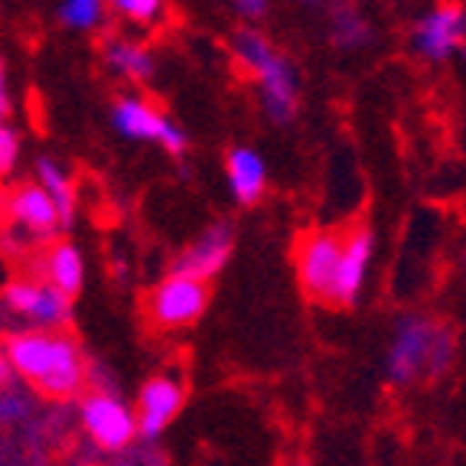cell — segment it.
Listing matches in <instances>:
<instances>
[{
	"mask_svg": "<svg viewBox=\"0 0 466 466\" xmlns=\"http://www.w3.org/2000/svg\"><path fill=\"white\" fill-rule=\"evenodd\" d=\"M14 375L33 381L49 398H72L86 385V359L78 342L59 329H26L4 342Z\"/></svg>",
	"mask_w": 466,
	"mask_h": 466,
	"instance_id": "1",
	"label": "cell"
},
{
	"mask_svg": "<svg viewBox=\"0 0 466 466\" xmlns=\"http://www.w3.org/2000/svg\"><path fill=\"white\" fill-rule=\"evenodd\" d=\"M457 359V336L437 319L408 313L391 329L385 352V379L398 389H408L420 379H441Z\"/></svg>",
	"mask_w": 466,
	"mask_h": 466,
	"instance_id": "2",
	"label": "cell"
},
{
	"mask_svg": "<svg viewBox=\"0 0 466 466\" xmlns=\"http://www.w3.org/2000/svg\"><path fill=\"white\" fill-rule=\"evenodd\" d=\"M235 63L255 78L258 95H261V111L274 125L294 121L297 105H300V78L288 56L274 46L271 39L258 26H241L228 39Z\"/></svg>",
	"mask_w": 466,
	"mask_h": 466,
	"instance_id": "3",
	"label": "cell"
},
{
	"mask_svg": "<svg viewBox=\"0 0 466 466\" xmlns=\"http://www.w3.org/2000/svg\"><path fill=\"white\" fill-rule=\"evenodd\" d=\"M111 127L125 140H144V144H160L167 154L179 157L187 154L189 137L187 131L173 121L170 115L150 105L147 98L140 95H125V98L115 101L111 108Z\"/></svg>",
	"mask_w": 466,
	"mask_h": 466,
	"instance_id": "4",
	"label": "cell"
},
{
	"mask_svg": "<svg viewBox=\"0 0 466 466\" xmlns=\"http://www.w3.org/2000/svg\"><path fill=\"white\" fill-rule=\"evenodd\" d=\"M206 307H209V284L187 278V274L170 271L147 294V317L164 329L193 327L206 313Z\"/></svg>",
	"mask_w": 466,
	"mask_h": 466,
	"instance_id": "5",
	"label": "cell"
},
{
	"mask_svg": "<svg viewBox=\"0 0 466 466\" xmlns=\"http://www.w3.org/2000/svg\"><path fill=\"white\" fill-rule=\"evenodd\" d=\"M411 49L424 63H447L466 49V10L460 4H437L411 26Z\"/></svg>",
	"mask_w": 466,
	"mask_h": 466,
	"instance_id": "6",
	"label": "cell"
},
{
	"mask_svg": "<svg viewBox=\"0 0 466 466\" xmlns=\"http://www.w3.org/2000/svg\"><path fill=\"white\" fill-rule=\"evenodd\" d=\"M78 418H82V431L101 451H125L127 443L137 437L134 411L111 391H92V395L82 398Z\"/></svg>",
	"mask_w": 466,
	"mask_h": 466,
	"instance_id": "7",
	"label": "cell"
},
{
	"mask_svg": "<svg viewBox=\"0 0 466 466\" xmlns=\"http://www.w3.org/2000/svg\"><path fill=\"white\" fill-rule=\"evenodd\" d=\"M375 261V235L372 228L359 226L352 232L342 235V255L333 274V288H329V300L336 307H352L362 297L369 284V271Z\"/></svg>",
	"mask_w": 466,
	"mask_h": 466,
	"instance_id": "8",
	"label": "cell"
},
{
	"mask_svg": "<svg viewBox=\"0 0 466 466\" xmlns=\"http://www.w3.org/2000/svg\"><path fill=\"white\" fill-rule=\"evenodd\" d=\"M232 251H235V228H232V222L218 218V222L202 228L187 248L179 251L177 261H173V274H187V278L209 284V280L228 265Z\"/></svg>",
	"mask_w": 466,
	"mask_h": 466,
	"instance_id": "9",
	"label": "cell"
},
{
	"mask_svg": "<svg viewBox=\"0 0 466 466\" xmlns=\"http://www.w3.org/2000/svg\"><path fill=\"white\" fill-rule=\"evenodd\" d=\"M342 255V232L336 228H317L300 241L297 248V274H300V288L317 300H329L333 288V274Z\"/></svg>",
	"mask_w": 466,
	"mask_h": 466,
	"instance_id": "10",
	"label": "cell"
},
{
	"mask_svg": "<svg viewBox=\"0 0 466 466\" xmlns=\"http://www.w3.org/2000/svg\"><path fill=\"white\" fill-rule=\"evenodd\" d=\"M183 401H187V389L177 375H154V379L144 381V389L137 395V408H134L137 437L157 441L183 411Z\"/></svg>",
	"mask_w": 466,
	"mask_h": 466,
	"instance_id": "11",
	"label": "cell"
},
{
	"mask_svg": "<svg viewBox=\"0 0 466 466\" xmlns=\"http://www.w3.org/2000/svg\"><path fill=\"white\" fill-rule=\"evenodd\" d=\"M0 297H4V303H7L10 310L33 319L39 329H59L72 313L69 297L53 290L46 280L43 284L39 280H10Z\"/></svg>",
	"mask_w": 466,
	"mask_h": 466,
	"instance_id": "12",
	"label": "cell"
},
{
	"mask_svg": "<svg viewBox=\"0 0 466 466\" xmlns=\"http://www.w3.org/2000/svg\"><path fill=\"white\" fill-rule=\"evenodd\" d=\"M228 193L238 206H255L268 189V164L255 147H232L226 157Z\"/></svg>",
	"mask_w": 466,
	"mask_h": 466,
	"instance_id": "13",
	"label": "cell"
},
{
	"mask_svg": "<svg viewBox=\"0 0 466 466\" xmlns=\"http://www.w3.org/2000/svg\"><path fill=\"white\" fill-rule=\"evenodd\" d=\"M10 216L16 218V226H24L26 232L39 235V238L56 235L59 228H63L53 199H49L36 183H26V187H20L14 196H10Z\"/></svg>",
	"mask_w": 466,
	"mask_h": 466,
	"instance_id": "14",
	"label": "cell"
},
{
	"mask_svg": "<svg viewBox=\"0 0 466 466\" xmlns=\"http://www.w3.org/2000/svg\"><path fill=\"white\" fill-rule=\"evenodd\" d=\"M43 274H46L49 288L72 300V297H78V290L86 288V258L72 241H56L46 251Z\"/></svg>",
	"mask_w": 466,
	"mask_h": 466,
	"instance_id": "15",
	"label": "cell"
},
{
	"mask_svg": "<svg viewBox=\"0 0 466 466\" xmlns=\"http://www.w3.org/2000/svg\"><path fill=\"white\" fill-rule=\"evenodd\" d=\"M105 66L121 78L147 82L157 69V59L137 39H111L108 46H105Z\"/></svg>",
	"mask_w": 466,
	"mask_h": 466,
	"instance_id": "16",
	"label": "cell"
},
{
	"mask_svg": "<svg viewBox=\"0 0 466 466\" xmlns=\"http://www.w3.org/2000/svg\"><path fill=\"white\" fill-rule=\"evenodd\" d=\"M36 177H39L36 187L53 199L56 212H59V222H63V226H72V218H76V206H78L72 177L63 170V167L56 164V160H49V157H39L36 160Z\"/></svg>",
	"mask_w": 466,
	"mask_h": 466,
	"instance_id": "17",
	"label": "cell"
},
{
	"mask_svg": "<svg viewBox=\"0 0 466 466\" xmlns=\"http://www.w3.org/2000/svg\"><path fill=\"white\" fill-rule=\"evenodd\" d=\"M375 39L372 20L356 7H333L329 16V46L339 53H359Z\"/></svg>",
	"mask_w": 466,
	"mask_h": 466,
	"instance_id": "18",
	"label": "cell"
},
{
	"mask_svg": "<svg viewBox=\"0 0 466 466\" xmlns=\"http://www.w3.org/2000/svg\"><path fill=\"white\" fill-rule=\"evenodd\" d=\"M105 16H108V4H101V0H63L56 7V20L66 30H78V33L98 30L105 24Z\"/></svg>",
	"mask_w": 466,
	"mask_h": 466,
	"instance_id": "19",
	"label": "cell"
},
{
	"mask_svg": "<svg viewBox=\"0 0 466 466\" xmlns=\"http://www.w3.org/2000/svg\"><path fill=\"white\" fill-rule=\"evenodd\" d=\"M108 10L121 14L134 26H154L160 24V16H164L167 7L160 0H115V4H108Z\"/></svg>",
	"mask_w": 466,
	"mask_h": 466,
	"instance_id": "20",
	"label": "cell"
},
{
	"mask_svg": "<svg viewBox=\"0 0 466 466\" xmlns=\"http://www.w3.org/2000/svg\"><path fill=\"white\" fill-rule=\"evenodd\" d=\"M16 160H20V137L14 127L0 125V177L14 170Z\"/></svg>",
	"mask_w": 466,
	"mask_h": 466,
	"instance_id": "21",
	"label": "cell"
},
{
	"mask_svg": "<svg viewBox=\"0 0 466 466\" xmlns=\"http://www.w3.org/2000/svg\"><path fill=\"white\" fill-rule=\"evenodd\" d=\"M268 10H271L268 0H235L232 4V14L238 16V20H245V26L261 24V20L268 16Z\"/></svg>",
	"mask_w": 466,
	"mask_h": 466,
	"instance_id": "22",
	"label": "cell"
},
{
	"mask_svg": "<svg viewBox=\"0 0 466 466\" xmlns=\"http://www.w3.org/2000/svg\"><path fill=\"white\" fill-rule=\"evenodd\" d=\"M24 411H26V398L24 395H16V391H10V389L0 391V418L16 420Z\"/></svg>",
	"mask_w": 466,
	"mask_h": 466,
	"instance_id": "23",
	"label": "cell"
},
{
	"mask_svg": "<svg viewBox=\"0 0 466 466\" xmlns=\"http://www.w3.org/2000/svg\"><path fill=\"white\" fill-rule=\"evenodd\" d=\"M10 111V88H7V69L0 63V125H4V117Z\"/></svg>",
	"mask_w": 466,
	"mask_h": 466,
	"instance_id": "24",
	"label": "cell"
},
{
	"mask_svg": "<svg viewBox=\"0 0 466 466\" xmlns=\"http://www.w3.org/2000/svg\"><path fill=\"white\" fill-rule=\"evenodd\" d=\"M14 379V369H10V362L4 356H0V385H7V381Z\"/></svg>",
	"mask_w": 466,
	"mask_h": 466,
	"instance_id": "25",
	"label": "cell"
},
{
	"mask_svg": "<svg viewBox=\"0 0 466 466\" xmlns=\"http://www.w3.org/2000/svg\"><path fill=\"white\" fill-rule=\"evenodd\" d=\"M78 466H98V463H78Z\"/></svg>",
	"mask_w": 466,
	"mask_h": 466,
	"instance_id": "26",
	"label": "cell"
},
{
	"mask_svg": "<svg viewBox=\"0 0 466 466\" xmlns=\"http://www.w3.org/2000/svg\"><path fill=\"white\" fill-rule=\"evenodd\" d=\"M463 268H466V248H463Z\"/></svg>",
	"mask_w": 466,
	"mask_h": 466,
	"instance_id": "27",
	"label": "cell"
}]
</instances>
